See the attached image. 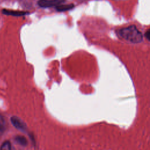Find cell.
I'll list each match as a JSON object with an SVG mask.
<instances>
[{
  "label": "cell",
  "mask_w": 150,
  "mask_h": 150,
  "mask_svg": "<svg viewBox=\"0 0 150 150\" xmlns=\"http://www.w3.org/2000/svg\"><path fill=\"white\" fill-rule=\"evenodd\" d=\"M119 33L123 39L132 43L141 42L143 39L141 32L134 25L121 29Z\"/></svg>",
  "instance_id": "6da1fadb"
},
{
  "label": "cell",
  "mask_w": 150,
  "mask_h": 150,
  "mask_svg": "<svg viewBox=\"0 0 150 150\" xmlns=\"http://www.w3.org/2000/svg\"><path fill=\"white\" fill-rule=\"evenodd\" d=\"M11 121L12 125L21 131H25L26 129V125L22 120L16 116H12L11 118Z\"/></svg>",
  "instance_id": "7a4b0ae2"
},
{
  "label": "cell",
  "mask_w": 150,
  "mask_h": 150,
  "mask_svg": "<svg viewBox=\"0 0 150 150\" xmlns=\"http://www.w3.org/2000/svg\"><path fill=\"white\" fill-rule=\"evenodd\" d=\"M64 1L65 0H39L38 4L42 8H48L57 6Z\"/></svg>",
  "instance_id": "3957f363"
},
{
  "label": "cell",
  "mask_w": 150,
  "mask_h": 150,
  "mask_svg": "<svg viewBox=\"0 0 150 150\" xmlns=\"http://www.w3.org/2000/svg\"><path fill=\"white\" fill-rule=\"evenodd\" d=\"M2 13L5 15H12V16H22V15H26V13H28V12H27L19 11H11V10H8V9H4L2 11Z\"/></svg>",
  "instance_id": "277c9868"
},
{
  "label": "cell",
  "mask_w": 150,
  "mask_h": 150,
  "mask_svg": "<svg viewBox=\"0 0 150 150\" xmlns=\"http://www.w3.org/2000/svg\"><path fill=\"white\" fill-rule=\"evenodd\" d=\"M74 7L73 4H68V5H58L56 6V9L57 11H66L72 9Z\"/></svg>",
  "instance_id": "5b68a950"
},
{
  "label": "cell",
  "mask_w": 150,
  "mask_h": 150,
  "mask_svg": "<svg viewBox=\"0 0 150 150\" xmlns=\"http://www.w3.org/2000/svg\"><path fill=\"white\" fill-rule=\"evenodd\" d=\"M6 120L5 118L0 114V132H3L5 129L6 127Z\"/></svg>",
  "instance_id": "8992f818"
},
{
  "label": "cell",
  "mask_w": 150,
  "mask_h": 150,
  "mask_svg": "<svg viewBox=\"0 0 150 150\" xmlns=\"http://www.w3.org/2000/svg\"><path fill=\"white\" fill-rule=\"evenodd\" d=\"M15 140L17 141V142L18 144H19L20 145H23V146H25L27 145V140L26 139L23 137V136H17L16 137V138H15Z\"/></svg>",
  "instance_id": "52a82bcc"
},
{
  "label": "cell",
  "mask_w": 150,
  "mask_h": 150,
  "mask_svg": "<svg viewBox=\"0 0 150 150\" xmlns=\"http://www.w3.org/2000/svg\"><path fill=\"white\" fill-rule=\"evenodd\" d=\"M0 150H12L11 145L9 141H6L3 142V144L1 145Z\"/></svg>",
  "instance_id": "ba28073f"
},
{
  "label": "cell",
  "mask_w": 150,
  "mask_h": 150,
  "mask_svg": "<svg viewBox=\"0 0 150 150\" xmlns=\"http://www.w3.org/2000/svg\"><path fill=\"white\" fill-rule=\"evenodd\" d=\"M145 35V37L146 38V39L150 41V29L148 30L146 32Z\"/></svg>",
  "instance_id": "9c48e42d"
}]
</instances>
